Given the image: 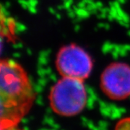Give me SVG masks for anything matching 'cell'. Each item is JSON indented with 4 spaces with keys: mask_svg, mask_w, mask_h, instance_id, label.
Masks as SVG:
<instances>
[{
    "mask_svg": "<svg viewBox=\"0 0 130 130\" xmlns=\"http://www.w3.org/2000/svg\"><path fill=\"white\" fill-rule=\"evenodd\" d=\"M35 91L28 73L15 61L0 62V129L18 126L31 109Z\"/></svg>",
    "mask_w": 130,
    "mask_h": 130,
    "instance_id": "obj_1",
    "label": "cell"
},
{
    "mask_svg": "<svg viewBox=\"0 0 130 130\" xmlns=\"http://www.w3.org/2000/svg\"><path fill=\"white\" fill-rule=\"evenodd\" d=\"M4 130H21L18 128V126L16 127H13V128H10V129H4Z\"/></svg>",
    "mask_w": 130,
    "mask_h": 130,
    "instance_id": "obj_5",
    "label": "cell"
},
{
    "mask_svg": "<svg viewBox=\"0 0 130 130\" xmlns=\"http://www.w3.org/2000/svg\"><path fill=\"white\" fill-rule=\"evenodd\" d=\"M84 80L62 77L54 84L49 93L53 111L62 116L79 114L87 104L88 93Z\"/></svg>",
    "mask_w": 130,
    "mask_h": 130,
    "instance_id": "obj_2",
    "label": "cell"
},
{
    "mask_svg": "<svg viewBox=\"0 0 130 130\" xmlns=\"http://www.w3.org/2000/svg\"><path fill=\"white\" fill-rule=\"evenodd\" d=\"M57 71L62 77L85 80L91 74V56L82 47L69 44L61 48L56 59Z\"/></svg>",
    "mask_w": 130,
    "mask_h": 130,
    "instance_id": "obj_3",
    "label": "cell"
},
{
    "mask_svg": "<svg viewBox=\"0 0 130 130\" xmlns=\"http://www.w3.org/2000/svg\"><path fill=\"white\" fill-rule=\"evenodd\" d=\"M101 88L107 97L114 101L125 100L130 96V65L114 62L101 76Z\"/></svg>",
    "mask_w": 130,
    "mask_h": 130,
    "instance_id": "obj_4",
    "label": "cell"
}]
</instances>
